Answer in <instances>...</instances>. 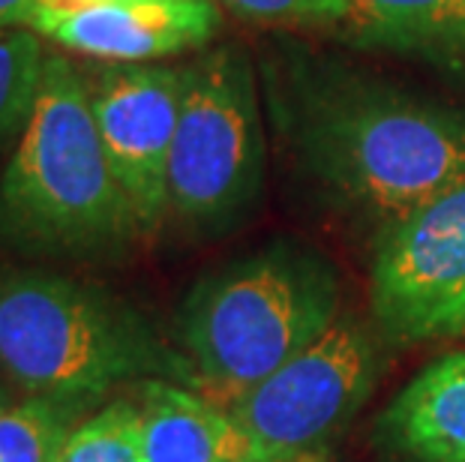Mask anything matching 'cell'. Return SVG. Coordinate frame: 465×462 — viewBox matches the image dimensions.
Segmentation results:
<instances>
[{
    "mask_svg": "<svg viewBox=\"0 0 465 462\" xmlns=\"http://www.w3.org/2000/svg\"><path fill=\"white\" fill-rule=\"evenodd\" d=\"M138 229L91 112L87 75L45 54L34 112L0 174V247L22 255H112Z\"/></svg>",
    "mask_w": 465,
    "mask_h": 462,
    "instance_id": "obj_1",
    "label": "cell"
},
{
    "mask_svg": "<svg viewBox=\"0 0 465 462\" xmlns=\"http://www.w3.org/2000/svg\"><path fill=\"white\" fill-rule=\"evenodd\" d=\"M298 139L319 181L384 225L465 183V114L393 87L342 82L312 93Z\"/></svg>",
    "mask_w": 465,
    "mask_h": 462,
    "instance_id": "obj_2",
    "label": "cell"
},
{
    "mask_svg": "<svg viewBox=\"0 0 465 462\" xmlns=\"http://www.w3.org/2000/svg\"><path fill=\"white\" fill-rule=\"evenodd\" d=\"M0 367L34 397L75 408L121 381H202L124 303L39 270L0 273Z\"/></svg>",
    "mask_w": 465,
    "mask_h": 462,
    "instance_id": "obj_3",
    "label": "cell"
},
{
    "mask_svg": "<svg viewBox=\"0 0 465 462\" xmlns=\"http://www.w3.org/2000/svg\"><path fill=\"white\" fill-rule=\"evenodd\" d=\"M331 264L294 243L207 273L181 307V342L204 385L241 397L312 346L340 316Z\"/></svg>",
    "mask_w": 465,
    "mask_h": 462,
    "instance_id": "obj_4",
    "label": "cell"
},
{
    "mask_svg": "<svg viewBox=\"0 0 465 462\" xmlns=\"http://www.w3.org/2000/svg\"><path fill=\"white\" fill-rule=\"evenodd\" d=\"M264 130L246 52L223 45L186 66V91L168 160V216L225 229L262 190Z\"/></svg>",
    "mask_w": 465,
    "mask_h": 462,
    "instance_id": "obj_5",
    "label": "cell"
},
{
    "mask_svg": "<svg viewBox=\"0 0 465 462\" xmlns=\"http://www.w3.org/2000/svg\"><path fill=\"white\" fill-rule=\"evenodd\" d=\"M379 376V351L361 321H336L301 355L229 402L262 462H301L358 415Z\"/></svg>",
    "mask_w": 465,
    "mask_h": 462,
    "instance_id": "obj_6",
    "label": "cell"
},
{
    "mask_svg": "<svg viewBox=\"0 0 465 462\" xmlns=\"http://www.w3.org/2000/svg\"><path fill=\"white\" fill-rule=\"evenodd\" d=\"M372 307L391 339L457 337L465 324V183L384 225Z\"/></svg>",
    "mask_w": 465,
    "mask_h": 462,
    "instance_id": "obj_7",
    "label": "cell"
},
{
    "mask_svg": "<svg viewBox=\"0 0 465 462\" xmlns=\"http://www.w3.org/2000/svg\"><path fill=\"white\" fill-rule=\"evenodd\" d=\"M91 112L117 183L144 238L168 216V160L186 91V66L108 64L94 78Z\"/></svg>",
    "mask_w": 465,
    "mask_h": 462,
    "instance_id": "obj_8",
    "label": "cell"
},
{
    "mask_svg": "<svg viewBox=\"0 0 465 462\" xmlns=\"http://www.w3.org/2000/svg\"><path fill=\"white\" fill-rule=\"evenodd\" d=\"M39 39L105 64H147L202 48L220 31L216 0H108L82 9H31Z\"/></svg>",
    "mask_w": 465,
    "mask_h": 462,
    "instance_id": "obj_9",
    "label": "cell"
},
{
    "mask_svg": "<svg viewBox=\"0 0 465 462\" xmlns=\"http://www.w3.org/2000/svg\"><path fill=\"white\" fill-rule=\"evenodd\" d=\"M379 441L397 462H465V351L402 388L379 420Z\"/></svg>",
    "mask_w": 465,
    "mask_h": 462,
    "instance_id": "obj_10",
    "label": "cell"
},
{
    "mask_svg": "<svg viewBox=\"0 0 465 462\" xmlns=\"http://www.w3.org/2000/svg\"><path fill=\"white\" fill-rule=\"evenodd\" d=\"M135 406L144 462H262L250 432L229 411L168 378H147Z\"/></svg>",
    "mask_w": 465,
    "mask_h": 462,
    "instance_id": "obj_11",
    "label": "cell"
},
{
    "mask_svg": "<svg viewBox=\"0 0 465 462\" xmlns=\"http://www.w3.org/2000/svg\"><path fill=\"white\" fill-rule=\"evenodd\" d=\"M336 25L370 45L465 43V0H342Z\"/></svg>",
    "mask_w": 465,
    "mask_h": 462,
    "instance_id": "obj_12",
    "label": "cell"
},
{
    "mask_svg": "<svg viewBox=\"0 0 465 462\" xmlns=\"http://www.w3.org/2000/svg\"><path fill=\"white\" fill-rule=\"evenodd\" d=\"M45 54L34 31L0 27V156L13 151L34 112Z\"/></svg>",
    "mask_w": 465,
    "mask_h": 462,
    "instance_id": "obj_13",
    "label": "cell"
},
{
    "mask_svg": "<svg viewBox=\"0 0 465 462\" xmlns=\"http://www.w3.org/2000/svg\"><path fill=\"white\" fill-rule=\"evenodd\" d=\"M75 406L31 397L18 406L0 402V462H54L73 432Z\"/></svg>",
    "mask_w": 465,
    "mask_h": 462,
    "instance_id": "obj_14",
    "label": "cell"
},
{
    "mask_svg": "<svg viewBox=\"0 0 465 462\" xmlns=\"http://www.w3.org/2000/svg\"><path fill=\"white\" fill-rule=\"evenodd\" d=\"M54 462H144L142 418L130 399H117L82 420Z\"/></svg>",
    "mask_w": 465,
    "mask_h": 462,
    "instance_id": "obj_15",
    "label": "cell"
},
{
    "mask_svg": "<svg viewBox=\"0 0 465 462\" xmlns=\"http://www.w3.org/2000/svg\"><path fill=\"white\" fill-rule=\"evenodd\" d=\"M234 15L250 22H340L342 0H220Z\"/></svg>",
    "mask_w": 465,
    "mask_h": 462,
    "instance_id": "obj_16",
    "label": "cell"
},
{
    "mask_svg": "<svg viewBox=\"0 0 465 462\" xmlns=\"http://www.w3.org/2000/svg\"><path fill=\"white\" fill-rule=\"evenodd\" d=\"M34 0H0V27H25Z\"/></svg>",
    "mask_w": 465,
    "mask_h": 462,
    "instance_id": "obj_17",
    "label": "cell"
},
{
    "mask_svg": "<svg viewBox=\"0 0 465 462\" xmlns=\"http://www.w3.org/2000/svg\"><path fill=\"white\" fill-rule=\"evenodd\" d=\"M94 4H108V0H34V9H82Z\"/></svg>",
    "mask_w": 465,
    "mask_h": 462,
    "instance_id": "obj_18",
    "label": "cell"
},
{
    "mask_svg": "<svg viewBox=\"0 0 465 462\" xmlns=\"http://www.w3.org/2000/svg\"><path fill=\"white\" fill-rule=\"evenodd\" d=\"M457 337H462V339H465V324H462V328H460V333H457Z\"/></svg>",
    "mask_w": 465,
    "mask_h": 462,
    "instance_id": "obj_19",
    "label": "cell"
},
{
    "mask_svg": "<svg viewBox=\"0 0 465 462\" xmlns=\"http://www.w3.org/2000/svg\"><path fill=\"white\" fill-rule=\"evenodd\" d=\"M0 402H4V399H0Z\"/></svg>",
    "mask_w": 465,
    "mask_h": 462,
    "instance_id": "obj_20",
    "label": "cell"
}]
</instances>
